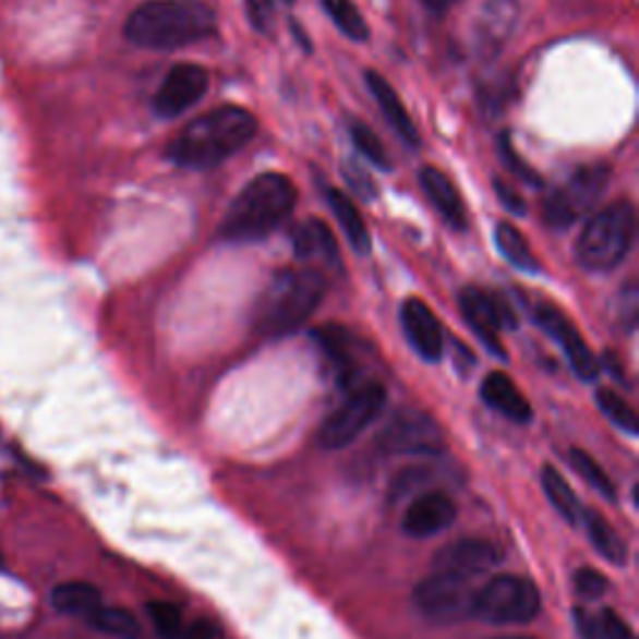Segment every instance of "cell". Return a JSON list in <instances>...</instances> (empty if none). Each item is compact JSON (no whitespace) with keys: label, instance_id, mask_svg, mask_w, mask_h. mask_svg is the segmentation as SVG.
Masks as SVG:
<instances>
[{"label":"cell","instance_id":"1","mask_svg":"<svg viewBox=\"0 0 639 639\" xmlns=\"http://www.w3.org/2000/svg\"><path fill=\"white\" fill-rule=\"evenodd\" d=\"M257 133V120L245 108L222 106L195 118L168 145V160L188 170H210L243 150Z\"/></svg>","mask_w":639,"mask_h":639},{"label":"cell","instance_id":"2","mask_svg":"<svg viewBox=\"0 0 639 639\" xmlns=\"http://www.w3.org/2000/svg\"><path fill=\"white\" fill-rule=\"evenodd\" d=\"M215 33L218 15L205 0H148L125 21V38L148 50H178Z\"/></svg>","mask_w":639,"mask_h":639},{"label":"cell","instance_id":"3","mask_svg":"<svg viewBox=\"0 0 639 639\" xmlns=\"http://www.w3.org/2000/svg\"><path fill=\"white\" fill-rule=\"evenodd\" d=\"M296 203L298 190L288 176L263 172L250 180L230 203L220 222V238L228 243H257L290 218Z\"/></svg>","mask_w":639,"mask_h":639},{"label":"cell","instance_id":"4","mask_svg":"<svg viewBox=\"0 0 639 639\" xmlns=\"http://www.w3.org/2000/svg\"><path fill=\"white\" fill-rule=\"evenodd\" d=\"M325 298V278L315 267L280 270L267 285L255 308V330L265 338L292 335L315 313Z\"/></svg>","mask_w":639,"mask_h":639},{"label":"cell","instance_id":"5","mask_svg":"<svg viewBox=\"0 0 639 639\" xmlns=\"http://www.w3.org/2000/svg\"><path fill=\"white\" fill-rule=\"evenodd\" d=\"M637 213L629 201H617L584 222L575 243V257L584 270L610 273L635 245Z\"/></svg>","mask_w":639,"mask_h":639},{"label":"cell","instance_id":"6","mask_svg":"<svg viewBox=\"0 0 639 639\" xmlns=\"http://www.w3.org/2000/svg\"><path fill=\"white\" fill-rule=\"evenodd\" d=\"M540 607V590L527 577L497 575L482 590H474L472 617L497 627H517L538 617Z\"/></svg>","mask_w":639,"mask_h":639},{"label":"cell","instance_id":"7","mask_svg":"<svg viewBox=\"0 0 639 639\" xmlns=\"http://www.w3.org/2000/svg\"><path fill=\"white\" fill-rule=\"evenodd\" d=\"M610 176V166H602V162L575 170L567 178V183L559 185L545 201V207H542L547 226L555 230H567L575 222L587 218L594 210V205L600 203L604 190H607Z\"/></svg>","mask_w":639,"mask_h":639},{"label":"cell","instance_id":"8","mask_svg":"<svg viewBox=\"0 0 639 639\" xmlns=\"http://www.w3.org/2000/svg\"><path fill=\"white\" fill-rule=\"evenodd\" d=\"M387 402L385 387L379 383H362L335 408V412L323 422L317 433V443L325 450H342L365 433L383 414Z\"/></svg>","mask_w":639,"mask_h":639},{"label":"cell","instance_id":"9","mask_svg":"<svg viewBox=\"0 0 639 639\" xmlns=\"http://www.w3.org/2000/svg\"><path fill=\"white\" fill-rule=\"evenodd\" d=\"M379 447L390 455H439L445 447L439 425L420 410H400L387 422Z\"/></svg>","mask_w":639,"mask_h":639},{"label":"cell","instance_id":"10","mask_svg":"<svg viewBox=\"0 0 639 639\" xmlns=\"http://www.w3.org/2000/svg\"><path fill=\"white\" fill-rule=\"evenodd\" d=\"M474 587L468 580L433 572L427 580L414 587V604L422 615L435 622H457L472 617Z\"/></svg>","mask_w":639,"mask_h":639},{"label":"cell","instance_id":"11","mask_svg":"<svg viewBox=\"0 0 639 639\" xmlns=\"http://www.w3.org/2000/svg\"><path fill=\"white\" fill-rule=\"evenodd\" d=\"M207 85H210V75H207L205 68L195 63L176 65L166 75V81H162L158 93H155L153 98L155 116L166 120L183 116L188 108H193L195 103L207 93Z\"/></svg>","mask_w":639,"mask_h":639},{"label":"cell","instance_id":"12","mask_svg":"<svg viewBox=\"0 0 639 639\" xmlns=\"http://www.w3.org/2000/svg\"><path fill=\"white\" fill-rule=\"evenodd\" d=\"M499 563H503V552H499L495 542L468 538L450 542V545L439 550L433 559V569L457 577V580L472 582L474 577L487 575Z\"/></svg>","mask_w":639,"mask_h":639},{"label":"cell","instance_id":"13","mask_svg":"<svg viewBox=\"0 0 639 639\" xmlns=\"http://www.w3.org/2000/svg\"><path fill=\"white\" fill-rule=\"evenodd\" d=\"M534 319H538V325L550 335L552 340L563 345L565 355L577 377L590 383V379L600 375L598 358L592 355L590 345H587L582 335L575 330V325L569 323L563 310H557L555 305H547V302H540V305L534 308Z\"/></svg>","mask_w":639,"mask_h":639},{"label":"cell","instance_id":"14","mask_svg":"<svg viewBox=\"0 0 639 639\" xmlns=\"http://www.w3.org/2000/svg\"><path fill=\"white\" fill-rule=\"evenodd\" d=\"M460 308L462 315L468 319V325L478 335L480 342L492 352V355L505 358L503 342H499V333H503L505 325H513V315L503 305V300L487 296L478 288L462 290L460 296Z\"/></svg>","mask_w":639,"mask_h":639},{"label":"cell","instance_id":"15","mask_svg":"<svg viewBox=\"0 0 639 639\" xmlns=\"http://www.w3.org/2000/svg\"><path fill=\"white\" fill-rule=\"evenodd\" d=\"M457 520V505L445 492H425L405 509L402 515V532L410 538L425 540L445 532Z\"/></svg>","mask_w":639,"mask_h":639},{"label":"cell","instance_id":"16","mask_svg":"<svg viewBox=\"0 0 639 639\" xmlns=\"http://www.w3.org/2000/svg\"><path fill=\"white\" fill-rule=\"evenodd\" d=\"M517 21H520L517 0H487L478 15V25H474V40H478L480 53L485 58L497 56L513 38Z\"/></svg>","mask_w":639,"mask_h":639},{"label":"cell","instance_id":"17","mask_svg":"<svg viewBox=\"0 0 639 639\" xmlns=\"http://www.w3.org/2000/svg\"><path fill=\"white\" fill-rule=\"evenodd\" d=\"M402 330L405 338L412 345V350L418 352L422 360L437 362L443 358V327H439L437 317L433 315L425 302L418 298H410L402 302L400 310Z\"/></svg>","mask_w":639,"mask_h":639},{"label":"cell","instance_id":"18","mask_svg":"<svg viewBox=\"0 0 639 639\" xmlns=\"http://www.w3.org/2000/svg\"><path fill=\"white\" fill-rule=\"evenodd\" d=\"M365 77H367L370 93H373V98L377 100L379 113L385 116V120L390 123L393 131L400 135V141L405 145H410V148H420V131L414 128L412 118L408 113V108L402 106L400 95H397V91L393 88L390 81H387L385 75L375 73V71H367Z\"/></svg>","mask_w":639,"mask_h":639},{"label":"cell","instance_id":"19","mask_svg":"<svg viewBox=\"0 0 639 639\" xmlns=\"http://www.w3.org/2000/svg\"><path fill=\"white\" fill-rule=\"evenodd\" d=\"M420 185L425 190V195L430 197L435 210L439 213L447 226L453 230H465L468 228V210H465V203L460 193L450 178L445 176L443 170L437 168H422L420 170Z\"/></svg>","mask_w":639,"mask_h":639},{"label":"cell","instance_id":"20","mask_svg":"<svg viewBox=\"0 0 639 639\" xmlns=\"http://www.w3.org/2000/svg\"><path fill=\"white\" fill-rule=\"evenodd\" d=\"M292 250H296L298 261L302 263H319V265H338L340 263V250L338 240L325 226L323 220L310 218L300 222L292 232Z\"/></svg>","mask_w":639,"mask_h":639},{"label":"cell","instance_id":"21","mask_svg":"<svg viewBox=\"0 0 639 639\" xmlns=\"http://www.w3.org/2000/svg\"><path fill=\"white\" fill-rule=\"evenodd\" d=\"M482 400H485L492 410L505 414L513 422H530L532 408L527 402V397L520 393L513 379L505 373H490L482 379Z\"/></svg>","mask_w":639,"mask_h":639},{"label":"cell","instance_id":"22","mask_svg":"<svg viewBox=\"0 0 639 639\" xmlns=\"http://www.w3.org/2000/svg\"><path fill=\"white\" fill-rule=\"evenodd\" d=\"M325 197L352 250L360 255H367L370 248H373V240H370V230L365 226V220H362L358 205L352 203L348 195L340 193L338 188H325Z\"/></svg>","mask_w":639,"mask_h":639},{"label":"cell","instance_id":"23","mask_svg":"<svg viewBox=\"0 0 639 639\" xmlns=\"http://www.w3.org/2000/svg\"><path fill=\"white\" fill-rule=\"evenodd\" d=\"M53 607L63 615H77V617H91L95 610L103 604V598L98 587L88 582H63L53 590Z\"/></svg>","mask_w":639,"mask_h":639},{"label":"cell","instance_id":"24","mask_svg":"<svg viewBox=\"0 0 639 639\" xmlns=\"http://www.w3.org/2000/svg\"><path fill=\"white\" fill-rule=\"evenodd\" d=\"M317 342L323 345L327 360L333 362L335 375H338V383L345 387L355 379L358 370H355V360H352L350 345H348V335L342 333V327H325L323 333H315Z\"/></svg>","mask_w":639,"mask_h":639},{"label":"cell","instance_id":"25","mask_svg":"<svg viewBox=\"0 0 639 639\" xmlns=\"http://www.w3.org/2000/svg\"><path fill=\"white\" fill-rule=\"evenodd\" d=\"M542 487H545V495L552 503V507L559 513V517H565L569 525H580L584 509L563 474H559L555 468H545L542 470Z\"/></svg>","mask_w":639,"mask_h":639},{"label":"cell","instance_id":"26","mask_svg":"<svg viewBox=\"0 0 639 639\" xmlns=\"http://www.w3.org/2000/svg\"><path fill=\"white\" fill-rule=\"evenodd\" d=\"M495 243L499 253L505 255V261L509 265H515L517 270L540 273L538 257L532 255V248L527 245L525 236L515 226H509V222H499V226L495 228Z\"/></svg>","mask_w":639,"mask_h":639},{"label":"cell","instance_id":"27","mask_svg":"<svg viewBox=\"0 0 639 639\" xmlns=\"http://www.w3.org/2000/svg\"><path fill=\"white\" fill-rule=\"evenodd\" d=\"M582 520L587 525V534H590L594 550L607 559L612 565H625L627 563V547L622 542L619 534L612 530V525L604 520L600 513H584Z\"/></svg>","mask_w":639,"mask_h":639},{"label":"cell","instance_id":"28","mask_svg":"<svg viewBox=\"0 0 639 639\" xmlns=\"http://www.w3.org/2000/svg\"><path fill=\"white\" fill-rule=\"evenodd\" d=\"M325 8V13L330 15L333 23L355 43H365L370 38V28L362 13L358 11V5L352 0H319Z\"/></svg>","mask_w":639,"mask_h":639},{"label":"cell","instance_id":"29","mask_svg":"<svg viewBox=\"0 0 639 639\" xmlns=\"http://www.w3.org/2000/svg\"><path fill=\"white\" fill-rule=\"evenodd\" d=\"M569 462H572L575 472L580 474L587 485H590L592 490H598L602 497H607V499H612V503H615L617 499L615 482L610 480V474L600 468V462L594 460L592 455H587L584 450H580V447H572V450H569Z\"/></svg>","mask_w":639,"mask_h":639},{"label":"cell","instance_id":"30","mask_svg":"<svg viewBox=\"0 0 639 639\" xmlns=\"http://www.w3.org/2000/svg\"><path fill=\"white\" fill-rule=\"evenodd\" d=\"M594 400H598L600 410L604 412V418H607L612 425L619 427L622 433H627V435H637L639 420H637L635 410L629 408V402L625 400V397L617 395L615 390L602 387V390H598V395H594Z\"/></svg>","mask_w":639,"mask_h":639},{"label":"cell","instance_id":"31","mask_svg":"<svg viewBox=\"0 0 639 639\" xmlns=\"http://www.w3.org/2000/svg\"><path fill=\"white\" fill-rule=\"evenodd\" d=\"M95 627L100 629V632L106 635H113L120 639H137L141 637V625H137V619L131 615L128 610H118V607H100L93 612L88 617Z\"/></svg>","mask_w":639,"mask_h":639},{"label":"cell","instance_id":"32","mask_svg":"<svg viewBox=\"0 0 639 639\" xmlns=\"http://www.w3.org/2000/svg\"><path fill=\"white\" fill-rule=\"evenodd\" d=\"M350 137H352V145H355V150L362 155V158L373 162L375 168L379 170H390V155H387L383 141H379L377 133L373 131V128L360 123V120H355V123L350 125Z\"/></svg>","mask_w":639,"mask_h":639},{"label":"cell","instance_id":"33","mask_svg":"<svg viewBox=\"0 0 639 639\" xmlns=\"http://www.w3.org/2000/svg\"><path fill=\"white\" fill-rule=\"evenodd\" d=\"M148 617L153 619V627L158 629L162 639H183L185 635V622L176 604L170 602H150L148 604Z\"/></svg>","mask_w":639,"mask_h":639},{"label":"cell","instance_id":"34","mask_svg":"<svg viewBox=\"0 0 639 639\" xmlns=\"http://www.w3.org/2000/svg\"><path fill=\"white\" fill-rule=\"evenodd\" d=\"M497 150H499V158L505 160V166L515 172V178H520L522 183L532 185V188H540L542 185V176H540V172L527 166V162L520 158V155L515 153L513 141H509V133L507 131L497 137Z\"/></svg>","mask_w":639,"mask_h":639},{"label":"cell","instance_id":"35","mask_svg":"<svg viewBox=\"0 0 639 639\" xmlns=\"http://www.w3.org/2000/svg\"><path fill=\"white\" fill-rule=\"evenodd\" d=\"M572 582H575V592L580 594V598L587 600V602L604 598V592H607V587H610L607 577H604L602 572H598V569H592V567L577 569L575 577H572Z\"/></svg>","mask_w":639,"mask_h":639},{"label":"cell","instance_id":"36","mask_svg":"<svg viewBox=\"0 0 639 639\" xmlns=\"http://www.w3.org/2000/svg\"><path fill=\"white\" fill-rule=\"evenodd\" d=\"M342 178L345 183H348V188L355 193V197H360L362 203H373L375 195H377V188L373 180H370V176L365 170H362L358 162L352 160H345L342 162Z\"/></svg>","mask_w":639,"mask_h":639},{"label":"cell","instance_id":"37","mask_svg":"<svg viewBox=\"0 0 639 639\" xmlns=\"http://www.w3.org/2000/svg\"><path fill=\"white\" fill-rule=\"evenodd\" d=\"M245 11L253 28L270 36L275 28V0H245Z\"/></svg>","mask_w":639,"mask_h":639},{"label":"cell","instance_id":"38","mask_svg":"<svg viewBox=\"0 0 639 639\" xmlns=\"http://www.w3.org/2000/svg\"><path fill=\"white\" fill-rule=\"evenodd\" d=\"M600 622H602L604 639H635L632 629L627 627V622L622 617H617L612 610H604L600 615Z\"/></svg>","mask_w":639,"mask_h":639},{"label":"cell","instance_id":"39","mask_svg":"<svg viewBox=\"0 0 639 639\" xmlns=\"http://www.w3.org/2000/svg\"><path fill=\"white\" fill-rule=\"evenodd\" d=\"M575 622H577V635L582 639H604L602 635V622L600 615H590L587 610H575Z\"/></svg>","mask_w":639,"mask_h":639},{"label":"cell","instance_id":"40","mask_svg":"<svg viewBox=\"0 0 639 639\" xmlns=\"http://www.w3.org/2000/svg\"><path fill=\"white\" fill-rule=\"evenodd\" d=\"M492 188H495V193H497V197L499 201H503V205L507 207L509 213L513 215H525L527 213V205H525V201H522V195L517 193L515 188H509L505 180H495V183H492Z\"/></svg>","mask_w":639,"mask_h":639},{"label":"cell","instance_id":"41","mask_svg":"<svg viewBox=\"0 0 639 639\" xmlns=\"http://www.w3.org/2000/svg\"><path fill=\"white\" fill-rule=\"evenodd\" d=\"M183 639H215V629L207 622H195L193 627L185 629Z\"/></svg>","mask_w":639,"mask_h":639},{"label":"cell","instance_id":"42","mask_svg":"<svg viewBox=\"0 0 639 639\" xmlns=\"http://www.w3.org/2000/svg\"><path fill=\"white\" fill-rule=\"evenodd\" d=\"M422 3H425L433 13H445L447 8L455 3V0H422Z\"/></svg>","mask_w":639,"mask_h":639},{"label":"cell","instance_id":"43","mask_svg":"<svg viewBox=\"0 0 639 639\" xmlns=\"http://www.w3.org/2000/svg\"><path fill=\"white\" fill-rule=\"evenodd\" d=\"M490 639H532V637H522V635H507V637H490Z\"/></svg>","mask_w":639,"mask_h":639},{"label":"cell","instance_id":"44","mask_svg":"<svg viewBox=\"0 0 639 639\" xmlns=\"http://www.w3.org/2000/svg\"><path fill=\"white\" fill-rule=\"evenodd\" d=\"M285 3H296V0H285Z\"/></svg>","mask_w":639,"mask_h":639},{"label":"cell","instance_id":"45","mask_svg":"<svg viewBox=\"0 0 639 639\" xmlns=\"http://www.w3.org/2000/svg\"><path fill=\"white\" fill-rule=\"evenodd\" d=\"M0 565H3V557H0Z\"/></svg>","mask_w":639,"mask_h":639}]
</instances>
